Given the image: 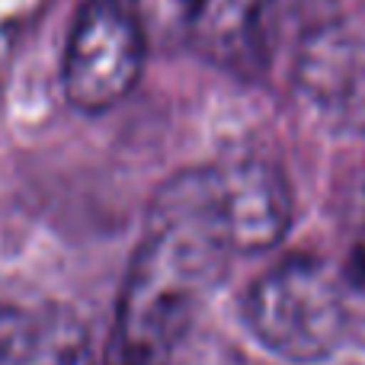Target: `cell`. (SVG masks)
I'll return each instance as SVG.
<instances>
[{
  "instance_id": "obj_1",
  "label": "cell",
  "mask_w": 365,
  "mask_h": 365,
  "mask_svg": "<svg viewBox=\"0 0 365 365\" xmlns=\"http://www.w3.org/2000/svg\"><path fill=\"white\" fill-rule=\"evenodd\" d=\"M231 259L164 182L135 247L103 365H192L208 295Z\"/></svg>"
},
{
  "instance_id": "obj_2",
  "label": "cell",
  "mask_w": 365,
  "mask_h": 365,
  "mask_svg": "<svg viewBox=\"0 0 365 365\" xmlns=\"http://www.w3.org/2000/svg\"><path fill=\"white\" fill-rule=\"evenodd\" d=\"M244 321L285 362H317L346 327L340 276L317 257H292L259 276L244 298Z\"/></svg>"
},
{
  "instance_id": "obj_3",
  "label": "cell",
  "mask_w": 365,
  "mask_h": 365,
  "mask_svg": "<svg viewBox=\"0 0 365 365\" xmlns=\"http://www.w3.org/2000/svg\"><path fill=\"white\" fill-rule=\"evenodd\" d=\"M170 182L234 257L266 250L289 231V182L266 160L195 167Z\"/></svg>"
},
{
  "instance_id": "obj_4",
  "label": "cell",
  "mask_w": 365,
  "mask_h": 365,
  "mask_svg": "<svg viewBox=\"0 0 365 365\" xmlns=\"http://www.w3.org/2000/svg\"><path fill=\"white\" fill-rule=\"evenodd\" d=\"M145 68V23L125 0H87L64 48V93L81 113H106Z\"/></svg>"
},
{
  "instance_id": "obj_5",
  "label": "cell",
  "mask_w": 365,
  "mask_h": 365,
  "mask_svg": "<svg viewBox=\"0 0 365 365\" xmlns=\"http://www.w3.org/2000/svg\"><path fill=\"white\" fill-rule=\"evenodd\" d=\"M182 42L234 74H257L269 61V0H148Z\"/></svg>"
},
{
  "instance_id": "obj_6",
  "label": "cell",
  "mask_w": 365,
  "mask_h": 365,
  "mask_svg": "<svg viewBox=\"0 0 365 365\" xmlns=\"http://www.w3.org/2000/svg\"><path fill=\"white\" fill-rule=\"evenodd\" d=\"M0 365H96V356L71 308L0 298Z\"/></svg>"
},
{
  "instance_id": "obj_7",
  "label": "cell",
  "mask_w": 365,
  "mask_h": 365,
  "mask_svg": "<svg viewBox=\"0 0 365 365\" xmlns=\"http://www.w3.org/2000/svg\"><path fill=\"white\" fill-rule=\"evenodd\" d=\"M298 90L349 132L365 135V38L321 32L302 48Z\"/></svg>"
},
{
  "instance_id": "obj_8",
  "label": "cell",
  "mask_w": 365,
  "mask_h": 365,
  "mask_svg": "<svg viewBox=\"0 0 365 365\" xmlns=\"http://www.w3.org/2000/svg\"><path fill=\"white\" fill-rule=\"evenodd\" d=\"M362 225H365V189H362Z\"/></svg>"
}]
</instances>
